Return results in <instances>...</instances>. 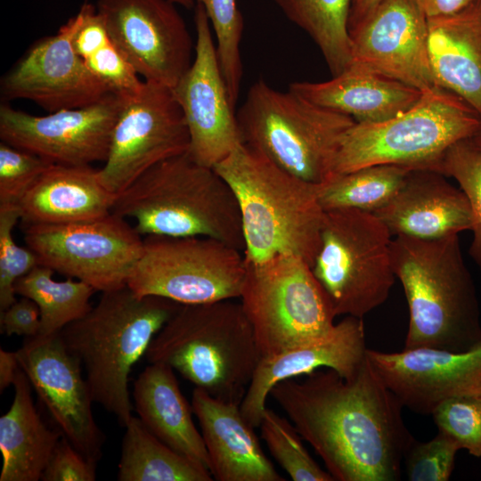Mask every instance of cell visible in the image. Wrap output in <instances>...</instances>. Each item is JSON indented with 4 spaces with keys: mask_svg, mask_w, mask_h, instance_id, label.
I'll use <instances>...</instances> for the list:
<instances>
[{
    "mask_svg": "<svg viewBox=\"0 0 481 481\" xmlns=\"http://www.w3.org/2000/svg\"><path fill=\"white\" fill-rule=\"evenodd\" d=\"M298 381L274 385L270 395L337 481H396L415 439L402 403L368 357L350 379L321 368Z\"/></svg>",
    "mask_w": 481,
    "mask_h": 481,
    "instance_id": "cell-1",
    "label": "cell"
},
{
    "mask_svg": "<svg viewBox=\"0 0 481 481\" xmlns=\"http://www.w3.org/2000/svg\"><path fill=\"white\" fill-rule=\"evenodd\" d=\"M391 261L409 308L404 348L461 352L481 343L478 298L458 234L397 235L391 241Z\"/></svg>",
    "mask_w": 481,
    "mask_h": 481,
    "instance_id": "cell-2",
    "label": "cell"
},
{
    "mask_svg": "<svg viewBox=\"0 0 481 481\" xmlns=\"http://www.w3.org/2000/svg\"><path fill=\"white\" fill-rule=\"evenodd\" d=\"M112 213L134 219L141 235L209 237L244 251L233 190L214 167L197 162L189 151L141 175L117 195Z\"/></svg>",
    "mask_w": 481,
    "mask_h": 481,
    "instance_id": "cell-3",
    "label": "cell"
},
{
    "mask_svg": "<svg viewBox=\"0 0 481 481\" xmlns=\"http://www.w3.org/2000/svg\"><path fill=\"white\" fill-rule=\"evenodd\" d=\"M214 168L237 198L245 258L262 261L292 255L312 267L325 212L319 184L293 175L245 143Z\"/></svg>",
    "mask_w": 481,
    "mask_h": 481,
    "instance_id": "cell-4",
    "label": "cell"
},
{
    "mask_svg": "<svg viewBox=\"0 0 481 481\" xmlns=\"http://www.w3.org/2000/svg\"><path fill=\"white\" fill-rule=\"evenodd\" d=\"M180 305L161 297L137 296L126 285L102 292L95 306L59 333L79 360L94 402L123 427L133 417L130 372Z\"/></svg>",
    "mask_w": 481,
    "mask_h": 481,
    "instance_id": "cell-5",
    "label": "cell"
},
{
    "mask_svg": "<svg viewBox=\"0 0 481 481\" xmlns=\"http://www.w3.org/2000/svg\"><path fill=\"white\" fill-rule=\"evenodd\" d=\"M232 300L181 304L145 357L169 365L213 397L240 405L262 355L241 304Z\"/></svg>",
    "mask_w": 481,
    "mask_h": 481,
    "instance_id": "cell-6",
    "label": "cell"
},
{
    "mask_svg": "<svg viewBox=\"0 0 481 481\" xmlns=\"http://www.w3.org/2000/svg\"><path fill=\"white\" fill-rule=\"evenodd\" d=\"M236 117L243 143L314 184L333 176L341 142L356 122L262 78L250 86Z\"/></svg>",
    "mask_w": 481,
    "mask_h": 481,
    "instance_id": "cell-7",
    "label": "cell"
},
{
    "mask_svg": "<svg viewBox=\"0 0 481 481\" xmlns=\"http://www.w3.org/2000/svg\"><path fill=\"white\" fill-rule=\"evenodd\" d=\"M480 123V115L461 97L435 87L392 118L355 122L341 142L333 175L375 165L436 171L445 151L470 138Z\"/></svg>",
    "mask_w": 481,
    "mask_h": 481,
    "instance_id": "cell-8",
    "label": "cell"
},
{
    "mask_svg": "<svg viewBox=\"0 0 481 481\" xmlns=\"http://www.w3.org/2000/svg\"><path fill=\"white\" fill-rule=\"evenodd\" d=\"M391 236L373 213L324 212L321 245L311 268L336 316L363 318L387 299L395 280Z\"/></svg>",
    "mask_w": 481,
    "mask_h": 481,
    "instance_id": "cell-9",
    "label": "cell"
},
{
    "mask_svg": "<svg viewBox=\"0 0 481 481\" xmlns=\"http://www.w3.org/2000/svg\"><path fill=\"white\" fill-rule=\"evenodd\" d=\"M246 259V258H245ZM240 297L262 356L328 333L336 317L311 266L292 255L246 259Z\"/></svg>",
    "mask_w": 481,
    "mask_h": 481,
    "instance_id": "cell-10",
    "label": "cell"
},
{
    "mask_svg": "<svg viewBox=\"0 0 481 481\" xmlns=\"http://www.w3.org/2000/svg\"><path fill=\"white\" fill-rule=\"evenodd\" d=\"M246 270L243 252L216 239L148 235L127 286L140 297L212 303L240 298Z\"/></svg>",
    "mask_w": 481,
    "mask_h": 481,
    "instance_id": "cell-11",
    "label": "cell"
},
{
    "mask_svg": "<svg viewBox=\"0 0 481 481\" xmlns=\"http://www.w3.org/2000/svg\"><path fill=\"white\" fill-rule=\"evenodd\" d=\"M23 226L24 240L39 265L102 293L127 285L143 249L135 226L114 213L92 221Z\"/></svg>",
    "mask_w": 481,
    "mask_h": 481,
    "instance_id": "cell-12",
    "label": "cell"
},
{
    "mask_svg": "<svg viewBox=\"0 0 481 481\" xmlns=\"http://www.w3.org/2000/svg\"><path fill=\"white\" fill-rule=\"evenodd\" d=\"M121 98L109 153L98 169L101 183L115 195L154 165L188 151L191 143L171 87L144 80L138 92Z\"/></svg>",
    "mask_w": 481,
    "mask_h": 481,
    "instance_id": "cell-13",
    "label": "cell"
},
{
    "mask_svg": "<svg viewBox=\"0 0 481 481\" xmlns=\"http://www.w3.org/2000/svg\"><path fill=\"white\" fill-rule=\"evenodd\" d=\"M95 7L143 80L173 88L191 67L193 42L170 0H98Z\"/></svg>",
    "mask_w": 481,
    "mask_h": 481,
    "instance_id": "cell-14",
    "label": "cell"
},
{
    "mask_svg": "<svg viewBox=\"0 0 481 481\" xmlns=\"http://www.w3.org/2000/svg\"><path fill=\"white\" fill-rule=\"evenodd\" d=\"M16 353L20 367L56 428L97 466L105 436L94 417V402L79 360L69 352L59 333L25 338Z\"/></svg>",
    "mask_w": 481,
    "mask_h": 481,
    "instance_id": "cell-15",
    "label": "cell"
},
{
    "mask_svg": "<svg viewBox=\"0 0 481 481\" xmlns=\"http://www.w3.org/2000/svg\"><path fill=\"white\" fill-rule=\"evenodd\" d=\"M121 106V96L110 94L92 105L35 116L2 102L0 139L53 164L104 162Z\"/></svg>",
    "mask_w": 481,
    "mask_h": 481,
    "instance_id": "cell-16",
    "label": "cell"
},
{
    "mask_svg": "<svg viewBox=\"0 0 481 481\" xmlns=\"http://www.w3.org/2000/svg\"><path fill=\"white\" fill-rule=\"evenodd\" d=\"M194 23L195 56L172 90L189 129L190 154L200 164L215 167L243 143L221 70L213 29L200 3L195 4Z\"/></svg>",
    "mask_w": 481,
    "mask_h": 481,
    "instance_id": "cell-17",
    "label": "cell"
},
{
    "mask_svg": "<svg viewBox=\"0 0 481 481\" xmlns=\"http://www.w3.org/2000/svg\"><path fill=\"white\" fill-rule=\"evenodd\" d=\"M81 20L78 12L55 35L36 42L3 76L4 102L29 100L52 113L92 105L112 94L74 48Z\"/></svg>",
    "mask_w": 481,
    "mask_h": 481,
    "instance_id": "cell-18",
    "label": "cell"
},
{
    "mask_svg": "<svg viewBox=\"0 0 481 481\" xmlns=\"http://www.w3.org/2000/svg\"><path fill=\"white\" fill-rule=\"evenodd\" d=\"M349 35L351 62L422 92L438 87L429 61L428 18L415 0H382Z\"/></svg>",
    "mask_w": 481,
    "mask_h": 481,
    "instance_id": "cell-19",
    "label": "cell"
},
{
    "mask_svg": "<svg viewBox=\"0 0 481 481\" xmlns=\"http://www.w3.org/2000/svg\"><path fill=\"white\" fill-rule=\"evenodd\" d=\"M367 357L403 406L417 413L431 415L439 404L452 397L481 396V343L461 352L368 348Z\"/></svg>",
    "mask_w": 481,
    "mask_h": 481,
    "instance_id": "cell-20",
    "label": "cell"
},
{
    "mask_svg": "<svg viewBox=\"0 0 481 481\" xmlns=\"http://www.w3.org/2000/svg\"><path fill=\"white\" fill-rule=\"evenodd\" d=\"M367 350L363 318L347 315L323 336L262 356L240 405L243 416L258 428L270 391L280 381L321 368L354 378L367 360Z\"/></svg>",
    "mask_w": 481,
    "mask_h": 481,
    "instance_id": "cell-21",
    "label": "cell"
},
{
    "mask_svg": "<svg viewBox=\"0 0 481 481\" xmlns=\"http://www.w3.org/2000/svg\"><path fill=\"white\" fill-rule=\"evenodd\" d=\"M192 407L209 459V471L218 481H283L264 452L240 405L218 400L195 387Z\"/></svg>",
    "mask_w": 481,
    "mask_h": 481,
    "instance_id": "cell-22",
    "label": "cell"
},
{
    "mask_svg": "<svg viewBox=\"0 0 481 481\" xmlns=\"http://www.w3.org/2000/svg\"><path fill=\"white\" fill-rule=\"evenodd\" d=\"M431 169H412L395 196L373 214L391 235L438 239L472 228L464 192Z\"/></svg>",
    "mask_w": 481,
    "mask_h": 481,
    "instance_id": "cell-23",
    "label": "cell"
},
{
    "mask_svg": "<svg viewBox=\"0 0 481 481\" xmlns=\"http://www.w3.org/2000/svg\"><path fill=\"white\" fill-rule=\"evenodd\" d=\"M289 89L316 105L365 123L385 121L408 110L424 93L356 62L330 80L294 82Z\"/></svg>",
    "mask_w": 481,
    "mask_h": 481,
    "instance_id": "cell-24",
    "label": "cell"
},
{
    "mask_svg": "<svg viewBox=\"0 0 481 481\" xmlns=\"http://www.w3.org/2000/svg\"><path fill=\"white\" fill-rule=\"evenodd\" d=\"M117 195L90 166L53 164L20 203L23 224H63L92 221L112 213Z\"/></svg>",
    "mask_w": 481,
    "mask_h": 481,
    "instance_id": "cell-25",
    "label": "cell"
},
{
    "mask_svg": "<svg viewBox=\"0 0 481 481\" xmlns=\"http://www.w3.org/2000/svg\"><path fill=\"white\" fill-rule=\"evenodd\" d=\"M428 44L436 86L481 117V0L456 13L428 18Z\"/></svg>",
    "mask_w": 481,
    "mask_h": 481,
    "instance_id": "cell-26",
    "label": "cell"
},
{
    "mask_svg": "<svg viewBox=\"0 0 481 481\" xmlns=\"http://www.w3.org/2000/svg\"><path fill=\"white\" fill-rule=\"evenodd\" d=\"M132 396L138 418L150 432L209 470L208 452L193 422L192 407L169 365L150 363L135 380Z\"/></svg>",
    "mask_w": 481,
    "mask_h": 481,
    "instance_id": "cell-27",
    "label": "cell"
},
{
    "mask_svg": "<svg viewBox=\"0 0 481 481\" xmlns=\"http://www.w3.org/2000/svg\"><path fill=\"white\" fill-rule=\"evenodd\" d=\"M12 385V403L0 418V481H38L62 435L42 420L20 367Z\"/></svg>",
    "mask_w": 481,
    "mask_h": 481,
    "instance_id": "cell-28",
    "label": "cell"
},
{
    "mask_svg": "<svg viewBox=\"0 0 481 481\" xmlns=\"http://www.w3.org/2000/svg\"><path fill=\"white\" fill-rule=\"evenodd\" d=\"M118 481H210L208 469L160 441L133 416L124 427Z\"/></svg>",
    "mask_w": 481,
    "mask_h": 481,
    "instance_id": "cell-29",
    "label": "cell"
},
{
    "mask_svg": "<svg viewBox=\"0 0 481 481\" xmlns=\"http://www.w3.org/2000/svg\"><path fill=\"white\" fill-rule=\"evenodd\" d=\"M54 271L38 265L15 283L16 295L33 300L40 312L38 336L61 332L69 323L85 316L93 307L90 300L96 291L90 285L68 277L53 278Z\"/></svg>",
    "mask_w": 481,
    "mask_h": 481,
    "instance_id": "cell-30",
    "label": "cell"
},
{
    "mask_svg": "<svg viewBox=\"0 0 481 481\" xmlns=\"http://www.w3.org/2000/svg\"><path fill=\"white\" fill-rule=\"evenodd\" d=\"M317 45L332 76L352 61L348 20L352 0H274Z\"/></svg>",
    "mask_w": 481,
    "mask_h": 481,
    "instance_id": "cell-31",
    "label": "cell"
},
{
    "mask_svg": "<svg viewBox=\"0 0 481 481\" xmlns=\"http://www.w3.org/2000/svg\"><path fill=\"white\" fill-rule=\"evenodd\" d=\"M412 170L400 165H375L335 175L319 184V201L324 211L353 208L374 213L395 196Z\"/></svg>",
    "mask_w": 481,
    "mask_h": 481,
    "instance_id": "cell-32",
    "label": "cell"
},
{
    "mask_svg": "<svg viewBox=\"0 0 481 481\" xmlns=\"http://www.w3.org/2000/svg\"><path fill=\"white\" fill-rule=\"evenodd\" d=\"M261 437L278 464L294 481H334L305 448L291 422L265 408L259 424Z\"/></svg>",
    "mask_w": 481,
    "mask_h": 481,
    "instance_id": "cell-33",
    "label": "cell"
},
{
    "mask_svg": "<svg viewBox=\"0 0 481 481\" xmlns=\"http://www.w3.org/2000/svg\"><path fill=\"white\" fill-rule=\"evenodd\" d=\"M205 9L216 39V52L228 90L235 106L242 79L240 42L243 18L236 0H195Z\"/></svg>",
    "mask_w": 481,
    "mask_h": 481,
    "instance_id": "cell-34",
    "label": "cell"
},
{
    "mask_svg": "<svg viewBox=\"0 0 481 481\" xmlns=\"http://www.w3.org/2000/svg\"><path fill=\"white\" fill-rule=\"evenodd\" d=\"M436 171L457 181L469 204L473 240L469 255L481 270V151L469 139L452 144Z\"/></svg>",
    "mask_w": 481,
    "mask_h": 481,
    "instance_id": "cell-35",
    "label": "cell"
},
{
    "mask_svg": "<svg viewBox=\"0 0 481 481\" xmlns=\"http://www.w3.org/2000/svg\"><path fill=\"white\" fill-rule=\"evenodd\" d=\"M20 219L19 206L0 205V312L16 300V281L39 265L34 251L18 245L13 238Z\"/></svg>",
    "mask_w": 481,
    "mask_h": 481,
    "instance_id": "cell-36",
    "label": "cell"
},
{
    "mask_svg": "<svg viewBox=\"0 0 481 481\" xmlns=\"http://www.w3.org/2000/svg\"><path fill=\"white\" fill-rule=\"evenodd\" d=\"M438 431L461 450L481 458V396H458L443 401L431 413Z\"/></svg>",
    "mask_w": 481,
    "mask_h": 481,
    "instance_id": "cell-37",
    "label": "cell"
},
{
    "mask_svg": "<svg viewBox=\"0 0 481 481\" xmlns=\"http://www.w3.org/2000/svg\"><path fill=\"white\" fill-rule=\"evenodd\" d=\"M459 445L438 431L432 439H414L407 448L404 463L410 481H448L455 467Z\"/></svg>",
    "mask_w": 481,
    "mask_h": 481,
    "instance_id": "cell-38",
    "label": "cell"
},
{
    "mask_svg": "<svg viewBox=\"0 0 481 481\" xmlns=\"http://www.w3.org/2000/svg\"><path fill=\"white\" fill-rule=\"evenodd\" d=\"M53 163L32 152L0 143V205L20 203Z\"/></svg>",
    "mask_w": 481,
    "mask_h": 481,
    "instance_id": "cell-39",
    "label": "cell"
},
{
    "mask_svg": "<svg viewBox=\"0 0 481 481\" xmlns=\"http://www.w3.org/2000/svg\"><path fill=\"white\" fill-rule=\"evenodd\" d=\"M87 69L110 93L126 96L138 92L142 80L111 38L83 59Z\"/></svg>",
    "mask_w": 481,
    "mask_h": 481,
    "instance_id": "cell-40",
    "label": "cell"
},
{
    "mask_svg": "<svg viewBox=\"0 0 481 481\" xmlns=\"http://www.w3.org/2000/svg\"><path fill=\"white\" fill-rule=\"evenodd\" d=\"M97 466L89 462L64 436L57 444L42 481H94Z\"/></svg>",
    "mask_w": 481,
    "mask_h": 481,
    "instance_id": "cell-41",
    "label": "cell"
},
{
    "mask_svg": "<svg viewBox=\"0 0 481 481\" xmlns=\"http://www.w3.org/2000/svg\"><path fill=\"white\" fill-rule=\"evenodd\" d=\"M1 333L25 338L35 337L40 330V312L30 298L21 297L9 307L0 312Z\"/></svg>",
    "mask_w": 481,
    "mask_h": 481,
    "instance_id": "cell-42",
    "label": "cell"
},
{
    "mask_svg": "<svg viewBox=\"0 0 481 481\" xmlns=\"http://www.w3.org/2000/svg\"><path fill=\"white\" fill-rule=\"evenodd\" d=\"M427 18L456 13L477 0H415Z\"/></svg>",
    "mask_w": 481,
    "mask_h": 481,
    "instance_id": "cell-43",
    "label": "cell"
},
{
    "mask_svg": "<svg viewBox=\"0 0 481 481\" xmlns=\"http://www.w3.org/2000/svg\"><path fill=\"white\" fill-rule=\"evenodd\" d=\"M20 369L17 353L0 349V391L13 384Z\"/></svg>",
    "mask_w": 481,
    "mask_h": 481,
    "instance_id": "cell-44",
    "label": "cell"
},
{
    "mask_svg": "<svg viewBox=\"0 0 481 481\" xmlns=\"http://www.w3.org/2000/svg\"><path fill=\"white\" fill-rule=\"evenodd\" d=\"M382 0H352L348 31H352L365 20Z\"/></svg>",
    "mask_w": 481,
    "mask_h": 481,
    "instance_id": "cell-45",
    "label": "cell"
},
{
    "mask_svg": "<svg viewBox=\"0 0 481 481\" xmlns=\"http://www.w3.org/2000/svg\"><path fill=\"white\" fill-rule=\"evenodd\" d=\"M469 140L477 150L481 151V123L478 128L473 134V135L469 138Z\"/></svg>",
    "mask_w": 481,
    "mask_h": 481,
    "instance_id": "cell-46",
    "label": "cell"
},
{
    "mask_svg": "<svg viewBox=\"0 0 481 481\" xmlns=\"http://www.w3.org/2000/svg\"><path fill=\"white\" fill-rule=\"evenodd\" d=\"M170 1L175 4H179L187 9L192 8L195 3V0H170Z\"/></svg>",
    "mask_w": 481,
    "mask_h": 481,
    "instance_id": "cell-47",
    "label": "cell"
}]
</instances>
